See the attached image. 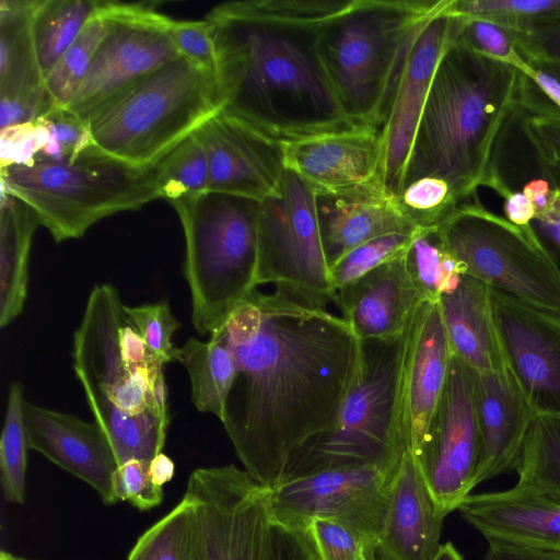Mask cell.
I'll return each mask as SVG.
<instances>
[{
  "instance_id": "51",
  "label": "cell",
  "mask_w": 560,
  "mask_h": 560,
  "mask_svg": "<svg viewBox=\"0 0 560 560\" xmlns=\"http://www.w3.org/2000/svg\"><path fill=\"white\" fill-rule=\"evenodd\" d=\"M518 52L530 63L560 62V24L532 34H514Z\"/></svg>"
},
{
  "instance_id": "42",
  "label": "cell",
  "mask_w": 560,
  "mask_h": 560,
  "mask_svg": "<svg viewBox=\"0 0 560 560\" xmlns=\"http://www.w3.org/2000/svg\"><path fill=\"white\" fill-rule=\"evenodd\" d=\"M305 527L319 560H378L374 541L332 518H312Z\"/></svg>"
},
{
  "instance_id": "46",
  "label": "cell",
  "mask_w": 560,
  "mask_h": 560,
  "mask_svg": "<svg viewBox=\"0 0 560 560\" xmlns=\"http://www.w3.org/2000/svg\"><path fill=\"white\" fill-rule=\"evenodd\" d=\"M167 33L180 57L195 66L215 74L217 58L209 22L171 19Z\"/></svg>"
},
{
  "instance_id": "37",
  "label": "cell",
  "mask_w": 560,
  "mask_h": 560,
  "mask_svg": "<svg viewBox=\"0 0 560 560\" xmlns=\"http://www.w3.org/2000/svg\"><path fill=\"white\" fill-rule=\"evenodd\" d=\"M447 11L493 22L518 35L560 24V0H452Z\"/></svg>"
},
{
  "instance_id": "45",
  "label": "cell",
  "mask_w": 560,
  "mask_h": 560,
  "mask_svg": "<svg viewBox=\"0 0 560 560\" xmlns=\"http://www.w3.org/2000/svg\"><path fill=\"white\" fill-rule=\"evenodd\" d=\"M460 18L462 26L456 39L465 46L516 69L524 61L510 30L483 19Z\"/></svg>"
},
{
  "instance_id": "20",
  "label": "cell",
  "mask_w": 560,
  "mask_h": 560,
  "mask_svg": "<svg viewBox=\"0 0 560 560\" xmlns=\"http://www.w3.org/2000/svg\"><path fill=\"white\" fill-rule=\"evenodd\" d=\"M282 145L285 168L317 197L345 196L380 186L381 130L359 128Z\"/></svg>"
},
{
  "instance_id": "34",
  "label": "cell",
  "mask_w": 560,
  "mask_h": 560,
  "mask_svg": "<svg viewBox=\"0 0 560 560\" xmlns=\"http://www.w3.org/2000/svg\"><path fill=\"white\" fill-rule=\"evenodd\" d=\"M514 470L517 486L560 499V416L534 418Z\"/></svg>"
},
{
  "instance_id": "38",
  "label": "cell",
  "mask_w": 560,
  "mask_h": 560,
  "mask_svg": "<svg viewBox=\"0 0 560 560\" xmlns=\"http://www.w3.org/2000/svg\"><path fill=\"white\" fill-rule=\"evenodd\" d=\"M23 387L10 384L0 439V483L4 499L23 504L26 494L28 443L23 418Z\"/></svg>"
},
{
  "instance_id": "54",
  "label": "cell",
  "mask_w": 560,
  "mask_h": 560,
  "mask_svg": "<svg viewBox=\"0 0 560 560\" xmlns=\"http://www.w3.org/2000/svg\"><path fill=\"white\" fill-rule=\"evenodd\" d=\"M149 471L152 480L163 487L174 477L175 464L167 455L160 453L150 460Z\"/></svg>"
},
{
  "instance_id": "27",
  "label": "cell",
  "mask_w": 560,
  "mask_h": 560,
  "mask_svg": "<svg viewBox=\"0 0 560 560\" xmlns=\"http://www.w3.org/2000/svg\"><path fill=\"white\" fill-rule=\"evenodd\" d=\"M452 355L477 373L506 368L494 319L491 288L463 275L438 302Z\"/></svg>"
},
{
  "instance_id": "15",
  "label": "cell",
  "mask_w": 560,
  "mask_h": 560,
  "mask_svg": "<svg viewBox=\"0 0 560 560\" xmlns=\"http://www.w3.org/2000/svg\"><path fill=\"white\" fill-rule=\"evenodd\" d=\"M392 481L383 469L370 464L294 477L271 490V518L300 526L316 517L337 520L377 547Z\"/></svg>"
},
{
  "instance_id": "48",
  "label": "cell",
  "mask_w": 560,
  "mask_h": 560,
  "mask_svg": "<svg viewBox=\"0 0 560 560\" xmlns=\"http://www.w3.org/2000/svg\"><path fill=\"white\" fill-rule=\"evenodd\" d=\"M47 141L48 131L37 121L24 122L1 129V168L32 164Z\"/></svg>"
},
{
  "instance_id": "8",
  "label": "cell",
  "mask_w": 560,
  "mask_h": 560,
  "mask_svg": "<svg viewBox=\"0 0 560 560\" xmlns=\"http://www.w3.org/2000/svg\"><path fill=\"white\" fill-rule=\"evenodd\" d=\"M185 235L191 323L211 335L257 289L259 201L218 191L170 202Z\"/></svg>"
},
{
  "instance_id": "4",
  "label": "cell",
  "mask_w": 560,
  "mask_h": 560,
  "mask_svg": "<svg viewBox=\"0 0 560 560\" xmlns=\"http://www.w3.org/2000/svg\"><path fill=\"white\" fill-rule=\"evenodd\" d=\"M118 290L95 285L73 334L72 361L95 422L118 466L164 447L170 413L163 364L129 319Z\"/></svg>"
},
{
  "instance_id": "35",
  "label": "cell",
  "mask_w": 560,
  "mask_h": 560,
  "mask_svg": "<svg viewBox=\"0 0 560 560\" xmlns=\"http://www.w3.org/2000/svg\"><path fill=\"white\" fill-rule=\"evenodd\" d=\"M405 261L422 300L431 303H438L443 293L455 289L463 276L438 226L416 230Z\"/></svg>"
},
{
  "instance_id": "7",
  "label": "cell",
  "mask_w": 560,
  "mask_h": 560,
  "mask_svg": "<svg viewBox=\"0 0 560 560\" xmlns=\"http://www.w3.org/2000/svg\"><path fill=\"white\" fill-rule=\"evenodd\" d=\"M1 191L25 202L59 243L82 237L104 218L160 198L158 163L129 164L92 144L74 161L2 167Z\"/></svg>"
},
{
  "instance_id": "55",
  "label": "cell",
  "mask_w": 560,
  "mask_h": 560,
  "mask_svg": "<svg viewBox=\"0 0 560 560\" xmlns=\"http://www.w3.org/2000/svg\"><path fill=\"white\" fill-rule=\"evenodd\" d=\"M433 560H464V558L455 548V546L447 541L445 544H441L439 551L434 556Z\"/></svg>"
},
{
  "instance_id": "43",
  "label": "cell",
  "mask_w": 560,
  "mask_h": 560,
  "mask_svg": "<svg viewBox=\"0 0 560 560\" xmlns=\"http://www.w3.org/2000/svg\"><path fill=\"white\" fill-rule=\"evenodd\" d=\"M34 121L43 125L48 131V141L35 161H74L92 145L88 122L68 108L50 106Z\"/></svg>"
},
{
  "instance_id": "14",
  "label": "cell",
  "mask_w": 560,
  "mask_h": 560,
  "mask_svg": "<svg viewBox=\"0 0 560 560\" xmlns=\"http://www.w3.org/2000/svg\"><path fill=\"white\" fill-rule=\"evenodd\" d=\"M439 509L445 514L477 486L480 440L470 369L452 355L444 390L420 447L412 453Z\"/></svg>"
},
{
  "instance_id": "58",
  "label": "cell",
  "mask_w": 560,
  "mask_h": 560,
  "mask_svg": "<svg viewBox=\"0 0 560 560\" xmlns=\"http://www.w3.org/2000/svg\"><path fill=\"white\" fill-rule=\"evenodd\" d=\"M377 556H378V555H377ZM378 560H386V559H384V558H382V557H380V556H378Z\"/></svg>"
},
{
  "instance_id": "5",
  "label": "cell",
  "mask_w": 560,
  "mask_h": 560,
  "mask_svg": "<svg viewBox=\"0 0 560 560\" xmlns=\"http://www.w3.org/2000/svg\"><path fill=\"white\" fill-rule=\"evenodd\" d=\"M452 0H351L326 22L318 52L346 114L381 130L407 56L424 24Z\"/></svg>"
},
{
  "instance_id": "10",
  "label": "cell",
  "mask_w": 560,
  "mask_h": 560,
  "mask_svg": "<svg viewBox=\"0 0 560 560\" xmlns=\"http://www.w3.org/2000/svg\"><path fill=\"white\" fill-rule=\"evenodd\" d=\"M462 275L529 304L560 312V277L532 224L517 226L477 196L438 225Z\"/></svg>"
},
{
  "instance_id": "57",
  "label": "cell",
  "mask_w": 560,
  "mask_h": 560,
  "mask_svg": "<svg viewBox=\"0 0 560 560\" xmlns=\"http://www.w3.org/2000/svg\"><path fill=\"white\" fill-rule=\"evenodd\" d=\"M0 560H31V559L22 558V557L13 555L11 552L2 550L0 553Z\"/></svg>"
},
{
  "instance_id": "6",
  "label": "cell",
  "mask_w": 560,
  "mask_h": 560,
  "mask_svg": "<svg viewBox=\"0 0 560 560\" xmlns=\"http://www.w3.org/2000/svg\"><path fill=\"white\" fill-rule=\"evenodd\" d=\"M413 317L399 337L362 341L361 373L336 424L298 453L283 481L353 464L375 465L394 478L407 448L404 386Z\"/></svg>"
},
{
  "instance_id": "18",
  "label": "cell",
  "mask_w": 560,
  "mask_h": 560,
  "mask_svg": "<svg viewBox=\"0 0 560 560\" xmlns=\"http://www.w3.org/2000/svg\"><path fill=\"white\" fill-rule=\"evenodd\" d=\"M209 163V190L264 201L280 190L283 145L220 109L197 131Z\"/></svg>"
},
{
  "instance_id": "49",
  "label": "cell",
  "mask_w": 560,
  "mask_h": 560,
  "mask_svg": "<svg viewBox=\"0 0 560 560\" xmlns=\"http://www.w3.org/2000/svg\"><path fill=\"white\" fill-rule=\"evenodd\" d=\"M269 560H319L305 527L270 520Z\"/></svg>"
},
{
  "instance_id": "2",
  "label": "cell",
  "mask_w": 560,
  "mask_h": 560,
  "mask_svg": "<svg viewBox=\"0 0 560 560\" xmlns=\"http://www.w3.org/2000/svg\"><path fill=\"white\" fill-rule=\"evenodd\" d=\"M351 0L226 1L211 26L222 109L285 144L361 127L343 110L318 52L324 25Z\"/></svg>"
},
{
  "instance_id": "25",
  "label": "cell",
  "mask_w": 560,
  "mask_h": 560,
  "mask_svg": "<svg viewBox=\"0 0 560 560\" xmlns=\"http://www.w3.org/2000/svg\"><path fill=\"white\" fill-rule=\"evenodd\" d=\"M452 352L438 303L422 301L415 312L404 386L407 447L422 444L444 390Z\"/></svg>"
},
{
  "instance_id": "12",
  "label": "cell",
  "mask_w": 560,
  "mask_h": 560,
  "mask_svg": "<svg viewBox=\"0 0 560 560\" xmlns=\"http://www.w3.org/2000/svg\"><path fill=\"white\" fill-rule=\"evenodd\" d=\"M156 2L103 1L109 28L67 107L84 121L167 63L180 58Z\"/></svg>"
},
{
  "instance_id": "24",
  "label": "cell",
  "mask_w": 560,
  "mask_h": 560,
  "mask_svg": "<svg viewBox=\"0 0 560 560\" xmlns=\"http://www.w3.org/2000/svg\"><path fill=\"white\" fill-rule=\"evenodd\" d=\"M422 301L404 255L337 290L335 303L360 340L384 341L406 331Z\"/></svg>"
},
{
  "instance_id": "40",
  "label": "cell",
  "mask_w": 560,
  "mask_h": 560,
  "mask_svg": "<svg viewBox=\"0 0 560 560\" xmlns=\"http://www.w3.org/2000/svg\"><path fill=\"white\" fill-rule=\"evenodd\" d=\"M397 203L418 229L436 228L459 205L448 184L435 177H421L406 184Z\"/></svg>"
},
{
  "instance_id": "36",
  "label": "cell",
  "mask_w": 560,
  "mask_h": 560,
  "mask_svg": "<svg viewBox=\"0 0 560 560\" xmlns=\"http://www.w3.org/2000/svg\"><path fill=\"white\" fill-rule=\"evenodd\" d=\"M108 28L109 18L103 1L97 0L94 15L44 79V89L51 106H69Z\"/></svg>"
},
{
  "instance_id": "26",
  "label": "cell",
  "mask_w": 560,
  "mask_h": 560,
  "mask_svg": "<svg viewBox=\"0 0 560 560\" xmlns=\"http://www.w3.org/2000/svg\"><path fill=\"white\" fill-rule=\"evenodd\" d=\"M317 209L329 268L365 242L418 229L377 185L345 196L317 197Z\"/></svg>"
},
{
  "instance_id": "19",
  "label": "cell",
  "mask_w": 560,
  "mask_h": 560,
  "mask_svg": "<svg viewBox=\"0 0 560 560\" xmlns=\"http://www.w3.org/2000/svg\"><path fill=\"white\" fill-rule=\"evenodd\" d=\"M28 448L91 486L104 504L118 501V463L112 444L96 422L24 400Z\"/></svg>"
},
{
  "instance_id": "30",
  "label": "cell",
  "mask_w": 560,
  "mask_h": 560,
  "mask_svg": "<svg viewBox=\"0 0 560 560\" xmlns=\"http://www.w3.org/2000/svg\"><path fill=\"white\" fill-rule=\"evenodd\" d=\"M174 361L183 364L188 373L196 409L222 421L237 373L235 357L228 345L215 334L208 341L191 337L176 347Z\"/></svg>"
},
{
  "instance_id": "9",
  "label": "cell",
  "mask_w": 560,
  "mask_h": 560,
  "mask_svg": "<svg viewBox=\"0 0 560 560\" xmlns=\"http://www.w3.org/2000/svg\"><path fill=\"white\" fill-rule=\"evenodd\" d=\"M222 106L215 74L180 57L110 101L86 122L98 151L150 166Z\"/></svg>"
},
{
  "instance_id": "1",
  "label": "cell",
  "mask_w": 560,
  "mask_h": 560,
  "mask_svg": "<svg viewBox=\"0 0 560 560\" xmlns=\"http://www.w3.org/2000/svg\"><path fill=\"white\" fill-rule=\"evenodd\" d=\"M325 305L255 289L212 332L237 364L221 423L244 469L270 489L334 428L361 373L362 340Z\"/></svg>"
},
{
  "instance_id": "17",
  "label": "cell",
  "mask_w": 560,
  "mask_h": 560,
  "mask_svg": "<svg viewBox=\"0 0 560 560\" xmlns=\"http://www.w3.org/2000/svg\"><path fill=\"white\" fill-rule=\"evenodd\" d=\"M505 364L536 415L560 416V312L492 290Z\"/></svg>"
},
{
  "instance_id": "13",
  "label": "cell",
  "mask_w": 560,
  "mask_h": 560,
  "mask_svg": "<svg viewBox=\"0 0 560 560\" xmlns=\"http://www.w3.org/2000/svg\"><path fill=\"white\" fill-rule=\"evenodd\" d=\"M271 490L233 464L190 474L203 560H269Z\"/></svg>"
},
{
  "instance_id": "39",
  "label": "cell",
  "mask_w": 560,
  "mask_h": 560,
  "mask_svg": "<svg viewBox=\"0 0 560 560\" xmlns=\"http://www.w3.org/2000/svg\"><path fill=\"white\" fill-rule=\"evenodd\" d=\"M209 163L196 131L158 162L160 198L168 202L209 191Z\"/></svg>"
},
{
  "instance_id": "3",
  "label": "cell",
  "mask_w": 560,
  "mask_h": 560,
  "mask_svg": "<svg viewBox=\"0 0 560 560\" xmlns=\"http://www.w3.org/2000/svg\"><path fill=\"white\" fill-rule=\"evenodd\" d=\"M523 82L516 68L453 40L434 73L402 187L435 177L448 184L459 203L476 196L518 107Z\"/></svg>"
},
{
  "instance_id": "31",
  "label": "cell",
  "mask_w": 560,
  "mask_h": 560,
  "mask_svg": "<svg viewBox=\"0 0 560 560\" xmlns=\"http://www.w3.org/2000/svg\"><path fill=\"white\" fill-rule=\"evenodd\" d=\"M96 9L97 0H34L30 35L43 81Z\"/></svg>"
},
{
  "instance_id": "41",
  "label": "cell",
  "mask_w": 560,
  "mask_h": 560,
  "mask_svg": "<svg viewBox=\"0 0 560 560\" xmlns=\"http://www.w3.org/2000/svg\"><path fill=\"white\" fill-rule=\"evenodd\" d=\"M415 232L382 235L350 250L330 268L335 290L357 281L385 262L404 256L411 244Z\"/></svg>"
},
{
  "instance_id": "29",
  "label": "cell",
  "mask_w": 560,
  "mask_h": 560,
  "mask_svg": "<svg viewBox=\"0 0 560 560\" xmlns=\"http://www.w3.org/2000/svg\"><path fill=\"white\" fill-rule=\"evenodd\" d=\"M0 205V326L4 328L23 312L31 245L40 223L35 212L11 194L1 191Z\"/></svg>"
},
{
  "instance_id": "11",
  "label": "cell",
  "mask_w": 560,
  "mask_h": 560,
  "mask_svg": "<svg viewBox=\"0 0 560 560\" xmlns=\"http://www.w3.org/2000/svg\"><path fill=\"white\" fill-rule=\"evenodd\" d=\"M256 287L273 283L326 304L336 302L317 196L285 170L280 190L259 205Z\"/></svg>"
},
{
  "instance_id": "52",
  "label": "cell",
  "mask_w": 560,
  "mask_h": 560,
  "mask_svg": "<svg viewBox=\"0 0 560 560\" xmlns=\"http://www.w3.org/2000/svg\"><path fill=\"white\" fill-rule=\"evenodd\" d=\"M485 560H560V552L489 544Z\"/></svg>"
},
{
  "instance_id": "23",
  "label": "cell",
  "mask_w": 560,
  "mask_h": 560,
  "mask_svg": "<svg viewBox=\"0 0 560 560\" xmlns=\"http://www.w3.org/2000/svg\"><path fill=\"white\" fill-rule=\"evenodd\" d=\"M445 517L407 447L390 485L377 555L386 560H433Z\"/></svg>"
},
{
  "instance_id": "21",
  "label": "cell",
  "mask_w": 560,
  "mask_h": 560,
  "mask_svg": "<svg viewBox=\"0 0 560 560\" xmlns=\"http://www.w3.org/2000/svg\"><path fill=\"white\" fill-rule=\"evenodd\" d=\"M489 544L560 552V499L515 485L469 494L457 509Z\"/></svg>"
},
{
  "instance_id": "50",
  "label": "cell",
  "mask_w": 560,
  "mask_h": 560,
  "mask_svg": "<svg viewBox=\"0 0 560 560\" xmlns=\"http://www.w3.org/2000/svg\"><path fill=\"white\" fill-rule=\"evenodd\" d=\"M530 224L560 277V189H551Z\"/></svg>"
},
{
  "instance_id": "16",
  "label": "cell",
  "mask_w": 560,
  "mask_h": 560,
  "mask_svg": "<svg viewBox=\"0 0 560 560\" xmlns=\"http://www.w3.org/2000/svg\"><path fill=\"white\" fill-rule=\"evenodd\" d=\"M447 8L432 16L416 37L381 129L378 185L396 202L434 73L462 26V18Z\"/></svg>"
},
{
  "instance_id": "32",
  "label": "cell",
  "mask_w": 560,
  "mask_h": 560,
  "mask_svg": "<svg viewBox=\"0 0 560 560\" xmlns=\"http://www.w3.org/2000/svg\"><path fill=\"white\" fill-rule=\"evenodd\" d=\"M126 560H203L196 511L183 497L135 542Z\"/></svg>"
},
{
  "instance_id": "56",
  "label": "cell",
  "mask_w": 560,
  "mask_h": 560,
  "mask_svg": "<svg viewBox=\"0 0 560 560\" xmlns=\"http://www.w3.org/2000/svg\"><path fill=\"white\" fill-rule=\"evenodd\" d=\"M530 63V62H529ZM560 82V62L532 63Z\"/></svg>"
},
{
  "instance_id": "47",
  "label": "cell",
  "mask_w": 560,
  "mask_h": 560,
  "mask_svg": "<svg viewBox=\"0 0 560 560\" xmlns=\"http://www.w3.org/2000/svg\"><path fill=\"white\" fill-rule=\"evenodd\" d=\"M148 460L133 458L118 466L115 477L118 501H128L140 511L161 504L163 488L152 480Z\"/></svg>"
},
{
  "instance_id": "28",
  "label": "cell",
  "mask_w": 560,
  "mask_h": 560,
  "mask_svg": "<svg viewBox=\"0 0 560 560\" xmlns=\"http://www.w3.org/2000/svg\"><path fill=\"white\" fill-rule=\"evenodd\" d=\"M33 2L0 1V98L27 102L46 110L51 104L44 89L30 35Z\"/></svg>"
},
{
  "instance_id": "33",
  "label": "cell",
  "mask_w": 560,
  "mask_h": 560,
  "mask_svg": "<svg viewBox=\"0 0 560 560\" xmlns=\"http://www.w3.org/2000/svg\"><path fill=\"white\" fill-rule=\"evenodd\" d=\"M517 114L544 178L560 189V108L524 75Z\"/></svg>"
},
{
  "instance_id": "44",
  "label": "cell",
  "mask_w": 560,
  "mask_h": 560,
  "mask_svg": "<svg viewBox=\"0 0 560 560\" xmlns=\"http://www.w3.org/2000/svg\"><path fill=\"white\" fill-rule=\"evenodd\" d=\"M126 313L148 349L163 365L174 361L176 347L173 336L179 328V323L173 315L166 301L127 306Z\"/></svg>"
},
{
  "instance_id": "22",
  "label": "cell",
  "mask_w": 560,
  "mask_h": 560,
  "mask_svg": "<svg viewBox=\"0 0 560 560\" xmlns=\"http://www.w3.org/2000/svg\"><path fill=\"white\" fill-rule=\"evenodd\" d=\"M470 372L480 440L479 485L514 469L537 415L508 366L493 373Z\"/></svg>"
},
{
  "instance_id": "53",
  "label": "cell",
  "mask_w": 560,
  "mask_h": 560,
  "mask_svg": "<svg viewBox=\"0 0 560 560\" xmlns=\"http://www.w3.org/2000/svg\"><path fill=\"white\" fill-rule=\"evenodd\" d=\"M525 77L532 80L538 89L556 105L560 108V82L557 81L552 75L548 74L544 70L529 63L526 59L518 66Z\"/></svg>"
}]
</instances>
